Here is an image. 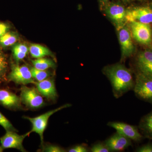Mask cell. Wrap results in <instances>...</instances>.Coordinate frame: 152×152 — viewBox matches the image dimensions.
<instances>
[{
  "instance_id": "obj_18",
  "label": "cell",
  "mask_w": 152,
  "mask_h": 152,
  "mask_svg": "<svg viewBox=\"0 0 152 152\" xmlns=\"http://www.w3.org/2000/svg\"><path fill=\"white\" fill-rule=\"evenodd\" d=\"M29 51V48L24 44L16 43L12 48L13 57L17 64L26 56Z\"/></svg>"
},
{
  "instance_id": "obj_5",
  "label": "cell",
  "mask_w": 152,
  "mask_h": 152,
  "mask_svg": "<svg viewBox=\"0 0 152 152\" xmlns=\"http://www.w3.org/2000/svg\"><path fill=\"white\" fill-rule=\"evenodd\" d=\"M20 98L22 103L29 108H39L45 104L42 95L35 87L29 88L23 85L20 88Z\"/></svg>"
},
{
  "instance_id": "obj_27",
  "label": "cell",
  "mask_w": 152,
  "mask_h": 152,
  "mask_svg": "<svg viewBox=\"0 0 152 152\" xmlns=\"http://www.w3.org/2000/svg\"><path fill=\"white\" fill-rule=\"evenodd\" d=\"M137 152H152V142L142 145L136 149Z\"/></svg>"
},
{
  "instance_id": "obj_21",
  "label": "cell",
  "mask_w": 152,
  "mask_h": 152,
  "mask_svg": "<svg viewBox=\"0 0 152 152\" xmlns=\"http://www.w3.org/2000/svg\"><path fill=\"white\" fill-rule=\"evenodd\" d=\"M31 62L34 68L41 70H47L50 68L56 67L55 62L51 59L47 58H39L32 60Z\"/></svg>"
},
{
  "instance_id": "obj_17",
  "label": "cell",
  "mask_w": 152,
  "mask_h": 152,
  "mask_svg": "<svg viewBox=\"0 0 152 152\" xmlns=\"http://www.w3.org/2000/svg\"><path fill=\"white\" fill-rule=\"evenodd\" d=\"M29 51L31 56L34 58H43L47 56L54 57L53 53L48 48L39 44H31Z\"/></svg>"
},
{
  "instance_id": "obj_30",
  "label": "cell",
  "mask_w": 152,
  "mask_h": 152,
  "mask_svg": "<svg viewBox=\"0 0 152 152\" xmlns=\"http://www.w3.org/2000/svg\"><path fill=\"white\" fill-rule=\"evenodd\" d=\"M102 1H103V2H107V1H108V0H102Z\"/></svg>"
},
{
  "instance_id": "obj_23",
  "label": "cell",
  "mask_w": 152,
  "mask_h": 152,
  "mask_svg": "<svg viewBox=\"0 0 152 152\" xmlns=\"http://www.w3.org/2000/svg\"><path fill=\"white\" fill-rule=\"evenodd\" d=\"M0 125L2 126L6 131L18 132L16 129L14 127L10 121L1 112H0Z\"/></svg>"
},
{
  "instance_id": "obj_20",
  "label": "cell",
  "mask_w": 152,
  "mask_h": 152,
  "mask_svg": "<svg viewBox=\"0 0 152 152\" xmlns=\"http://www.w3.org/2000/svg\"><path fill=\"white\" fill-rule=\"evenodd\" d=\"M8 61L5 54L0 49V83L8 81Z\"/></svg>"
},
{
  "instance_id": "obj_15",
  "label": "cell",
  "mask_w": 152,
  "mask_h": 152,
  "mask_svg": "<svg viewBox=\"0 0 152 152\" xmlns=\"http://www.w3.org/2000/svg\"><path fill=\"white\" fill-rule=\"evenodd\" d=\"M35 85L42 96L49 100L56 99L58 94L53 79L49 77L42 81L36 82Z\"/></svg>"
},
{
  "instance_id": "obj_14",
  "label": "cell",
  "mask_w": 152,
  "mask_h": 152,
  "mask_svg": "<svg viewBox=\"0 0 152 152\" xmlns=\"http://www.w3.org/2000/svg\"><path fill=\"white\" fill-rule=\"evenodd\" d=\"M20 98L11 91L0 88V104L7 108L16 110L22 107Z\"/></svg>"
},
{
  "instance_id": "obj_10",
  "label": "cell",
  "mask_w": 152,
  "mask_h": 152,
  "mask_svg": "<svg viewBox=\"0 0 152 152\" xmlns=\"http://www.w3.org/2000/svg\"><path fill=\"white\" fill-rule=\"evenodd\" d=\"M126 21L152 23V9L148 7H137L126 10Z\"/></svg>"
},
{
  "instance_id": "obj_9",
  "label": "cell",
  "mask_w": 152,
  "mask_h": 152,
  "mask_svg": "<svg viewBox=\"0 0 152 152\" xmlns=\"http://www.w3.org/2000/svg\"><path fill=\"white\" fill-rule=\"evenodd\" d=\"M118 31V39L121 50V61H123L134 54V47L132 40V34L130 29L125 26Z\"/></svg>"
},
{
  "instance_id": "obj_24",
  "label": "cell",
  "mask_w": 152,
  "mask_h": 152,
  "mask_svg": "<svg viewBox=\"0 0 152 152\" xmlns=\"http://www.w3.org/2000/svg\"><path fill=\"white\" fill-rule=\"evenodd\" d=\"M92 152H110V149L104 142H99L93 144L91 148Z\"/></svg>"
},
{
  "instance_id": "obj_2",
  "label": "cell",
  "mask_w": 152,
  "mask_h": 152,
  "mask_svg": "<svg viewBox=\"0 0 152 152\" xmlns=\"http://www.w3.org/2000/svg\"><path fill=\"white\" fill-rule=\"evenodd\" d=\"M72 106L71 104H66L64 105L61 106L59 107L49 111L42 114L35 118H30L29 117H24L26 119H27L31 123L32 129L31 131L28 132L29 134L32 132H35L38 134L40 137L41 145H43L44 143V133L48 126L49 118L53 114L55 113L63 110V109Z\"/></svg>"
},
{
  "instance_id": "obj_22",
  "label": "cell",
  "mask_w": 152,
  "mask_h": 152,
  "mask_svg": "<svg viewBox=\"0 0 152 152\" xmlns=\"http://www.w3.org/2000/svg\"><path fill=\"white\" fill-rule=\"evenodd\" d=\"M32 75L34 80L37 82H40L48 78L51 75V72L47 70H41L37 69L34 67H30Z\"/></svg>"
},
{
  "instance_id": "obj_12",
  "label": "cell",
  "mask_w": 152,
  "mask_h": 152,
  "mask_svg": "<svg viewBox=\"0 0 152 152\" xmlns=\"http://www.w3.org/2000/svg\"><path fill=\"white\" fill-rule=\"evenodd\" d=\"M105 12L114 22L118 29L125 26L126 21V10L123 6L117 4H112L107 6Z\"/></svg>"
},
{
  "instance_id": "obj_4",
  "label": "cell",
  "mask_w": 152,
  "mask_h": 152,
  "mask_svg": "<svg viewBox=\"0 0 152 152\" xmlns=\"http://www.w3.org/2000/svg\"><path fill=\"white\" fill-rule=\"evenodd\" d=\"M8 82H14L18 85H25L35 83L36 82L32 75L30 67L12 62L11 72L7 76Z\"/></svg>"
},
{
  "instance_id": "obj_19",
  "label": "cell",
  "mask_w": 152,
  "mask_h": 152,
  "mask_svg": "<svg viewBox=\"0 0 152 152\" xmlns=\"http://www.w3.org/2000/svg\"><path fill=\"white\" fill-rule=\"evenodd\" d=\"M19 36L16 32L9 31L0 37V47L7 48L12 46L19 40Z\"/></svg>"
},
{
  "instance_id": "obj_29",
  "label": "cell",
  "mask_w": 152,
  "mask_h": 152,
  "mask_svg": "<svg viewBox=\"0 0 152 152\" xmlns=\"http://www.w3.org/2000/svg\"><path fill=\"white\" fill-rule=\"evenodd\" d=\"M4 149L1 146H0V152H2L3 151H4Z\"/></svg>"
},
{
  "instance_id": "obj_3",
  "label": "cell",
  "mask_w": 152,
  "mask_h": 152,
  "mask_svg": "<svg viewBox=\"0 0 152 152\" xmlns=\"http://www.w3.org/2000/svg\"><path fill=\"white\" fill-rule=\"evenodd\" d=\"M134 91L138 99L152 105V78L137 72Z\"/></svg>"
},
{
  "instance_id": "obj_7",
  "label": "cell",
  "mask_w": 152,
  "mask_h": 152,
  "mask_svg": "<svg viewBox=\"0 0 152 152\" xmlns=\"http://www.w3.org/2000/svg\"><path fill=\"white\" fill-rule=\"evenodd\" d=\"M107 125L116 130L117 132L133 141L138 142L141 141L144 138L143 136L140 132L138 127L136 126L120 122H109Z\"/></svg>"
},
{
  "instance_id": "obj_6",
  "label": "cell",
  "mask_w": 152,
  "mask_h": 152,
  "mask_svg": "<svg viewBox=\"0 0 152 152\" xmlns=\"http://www.w3.org/2000/svg\"><path fill=\"white\" fill-rule=\"evenodd\" d=\"M130 23V30L134 39L137 42L146 45L152 43V30L150 24L138 22Z\"/></svg>"
},
{
  "instance_id": "obj_13",
  "label": "cell",
  "mask_w": 152,
  "mask_h": 152,
  "mask_svg": "<svg viewBox=\"0 0 152 152\" xmlns=\"http://www.w3.org/2000/svg\"><path fill=\"white\" fill-rule=\"evenodd\" d=\"M132 141L130 139L116 132L104 142L110 152H121L132 145Z\"/></svg>"
},
{
  "instance_id": "obj_8",
  "label": "cell",
  "mask_w": 152,
  "mask_h": 152,
  "mask_svg": "<svg viewBox=\"0 0 152 152\" xmlns=\"http://www.w3.org/2000/svg\"><path fill=\"white\" fill-rule=\"evenodd\" d=\"M16 132L6 131V134L0 138L1 146L4 149L15 148L20 151L26 152L23 146V142L25 138L29 135L28 132L22 135H19Z\"/></svg>"
},
{
  "instance_id": "obj_16",
  "label": "cell",
  "mask_w": 152,
  "mask_h": 152,
  "mask_svg": "<svg viewBox=\"0 0 152 152\" xmlns=\"http://www.w3.org/2000/svg\"><path fill=\"white\" fill-rule=\"evenodd\" d=\"M138 127L144 138L152 140V110L142 117Z\"/></svg>"
},
{
  "instance_id": "obj_25",
  "label": "cell",
  "mask_w": 152,
  "mask_h": 152,
  "mask_svg": "<svg viewBox=\"0 0 152 152\" xmlns=\"http://www.w3.org/2000/svg\"><path fill=\"white\" fill-rule=\"evenodd\" d=\"M42 151L47 152H64L65 150L59 146L50 145L43 147Z\"/></svg>"
},
{
  "instance_id": "obj_11",
  "label": "cell",
  "mask_w": 152,
  "mask_h": 152,
  "mask_svg": "<svg viewBox=\"0 0 152 152\" xmlns=\"http://www.w3.org/2000/svg\"><path fill=\"white\" fill-rule=\"evenodd\" d=\"M137 72L152 78V50L146 49L140 52L136 59Z\"/></svg>"
},
{
  "instance_id": "obj_28",
  "label": "cell",
  "mask_w": 152,
  "mask_h": 152,
  "mask_svg": "<svg viewBox=\"0 0 152 152\" xmlns=\"http://www.w3.org/2000/svg\"><path fill=\"white\" fill-rule=\"evenodd\" d=\"M11 26L7 23L0 22V37L10 31Z\"/></svg>"
},
{
  "instance_id": "obj_26",
  "label": "cell",
  "mask_w": 152,
  "mask_h": 152,
  "mask_svg": "<svg viewBox=\"0 0 152 152\" xmlns=\"http://www.w3.org/2000/svg\"><path fill=\"white\" fill-rule=\"evenodd\" d=\"M89 151L88 148L85 144L77 145L68 150L69 152H88Z\"/></svg>"
},
{
  "instance_id": "obj_1",
  "label": "cell",
  "mask_w": 152,
  "mask_h": 152,
  "mask_svg": "<svg viewBox=\"0 0 152 152\" xmlns=\"http://www.w3.org/2000/svg\"><path fill=\"white\" fill-rule=\"evenodd\" d=\"M102 71L110 83L113 94L116 99L134 90L135 82L132 72L124 65L118 63L106 66Z\"/></svg>"
}]
</instances>
